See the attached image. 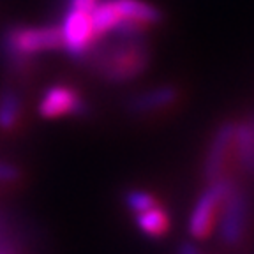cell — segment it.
<instances>
[{
	"instance_id": "6da1fadb",
	"label": "cell",
	"mask_w": 254,
	"mask_h": 254,
	"mask_svg": "<svg viewBox=\"0 0 254 254\" xmlns=\"http://www.w3.org/2000/svg\"><path fill=\"white\" fill-rule=\"evenodd\" d=\"M152 52L143 36L122 37L97 43L87 62L97 78L111 85H124L138 79L150 65Z\"/></svg>"
},
{
	"instance_id": "7a4b0ae2",
	"label": "cell",
	"mask_w": 254,
	"mask_h": 254,
	"mask_svg": "<svg viewBox=\"0 0 254 254\" xmlns=\"http://www.w3.org/2000/svg\"><path fill=\"white\" fill-rule=\"evenodd\" d=\"M57 50H62V36L57 23H18L2 34V53L18 72L28 71L34 60Z\"/></svg>"
},
{
	"instance_id": "3957f363",
	"label": "cell",
	"mask_w": 254,
	"mask_h": 254,
	"mask_svg": "<svg viewBox=\"0 0 254 254\" xmlns=\"http://www.w3.org/2000/svg\"><path fill=\"white\" fill-rule=\"evenodd\" d=\"M95 4L97 0H65V9L59 27L62 50L69 59L87 60L99 43L92 21Z\"/></svg>"
},
{
	"instance_id": "277c9868",
	"label": "cell",
	"mask_w": 254,
	"mask_h": 254,
	"mask_svg": "<svg viewBox=\"0 0 254 254\" xmlns=\"http://www.w3.org/2000/svg\"><path fill=\"white\" fill-rule=\"evenodd\" d=\"M88 110L85 95L79 88L71 83H57L48 85L43 90L37 103V113L46 120H60L69 117H81Z\"/></svg>"
},
{
	"instance_id": "5b68a950",
	"label": "cell",
	"mask_w": 254,
	"mask_h": 254,
	"mask_svg": "<svg viewBox=\"0 0 254 254\" xmlns=\"http://www.w3.org/2000/svg\"><path fill=\"white\" fill-rule=\"evenodd\" d=\"M231 180L226 177L208 182V186L203 189V192L196 199V205L190 212L189 217V233L194 238H206L210 235L217 214L221 210V205L226 198L228 190L231 187Z\"/></svg>"
},
{
	"instance_id": "8992f818",
	"label": "cell",
	"mask_w": 254,
	"mask_h": 254,
	"mask_svg": "<svg viewBox=\"0 0 254 254\" xmlns=\"http://www.w3.org/2000/svg\"><path fill=\"white\" fill-rule=\"evenodd\" d=\"M113 2L122 18L117 36H143L147 30L157 27L164 18L163 11L148 0H113Z\"/></svg>"
},
{
	"instance_id": "52a82bcc",
	"label": "cell",
	"mask_w": 254,
	"mask_h": 254,
	"mask_svg": "<svg viewBox=\"0 0 254 254\" xmlns=\"http://www.w3.org/2000/svg\"><path fill=\"white\" fill-rule=\"evenodd\" d=\"M233 139H235V120H226L217 127L212 134L208 143V148L205 152V161H203V175L206 182H215V180L226 177L228 161L233 155Z\"/></svg>"
},
{
	"instance_id": "ba28073f",
	"label": "cell",
	"mask_w": 254,
	"mask_h": 254,
	"mask_svg": "<svg viewBox=\"0 0 254 254\" xmlns=\"http://www.w3.org/2000/svg\"><path fill=\"white\" fill-rule=\"evenodd\" d=\"M219 217V235L221 240L228 246H235L242 240L244 230L247 224V199L246 194L231 184L226 198L221 205Z\"/></svg>"
},
{
	"instance_id": "9c48e42d",
	"label": "cell",
	"mask_w": 254,
	"mask_h": 254,
	"mask_svg": "<svg viewBox=\"0 0 254 254\" xmlns=\"http://www.w3.org/2000/svg\"><path fill=\"white\" fill-rule=\"evenodd\" d=\"M182 94L180 88L175 87L171 83H163L157 87L147 88L127 101V110L134 113V115H152V113H159V111H166L173 108L179 103Z\"/></svg>"
},
{
	"instance_id": "30bf717a",
	"label": "cell",
	"mask_w": 254,
	"mask_h": 254,
	"mask_svg": "<svg viewBox=\"0 0 254 254\" xmlns=\"http://www.w3.org/2000/svg\"><path fill=\"white\" fill-rule=\"evenodd\" d=\"M233 155L237 157L242 170L254 173V131L249 122V117L235 122Z\"/></svg>"
},
{
	"instance_id": "8fae6325",
	"label": "cell",
	"mask_w": 254,
	"mask_h": 254,
	"mask_svg": "<svg viewBox=\"0 0 254 254\" xmlns=\"http://www.w3.org/2000/svg\"><path fill=\"white\" fill-rule=\"evenodd\" d=\"M23 120V99L14 88H4L0 92V131L14 132Z\"/></svg>"
},
{
	"instance_id": "7c38bea8",
	"label": "cell",
	"mask_w": 254,
	"mask_h": 254,
	"mask_svg": "<svg viewBox=\"0 0 254 254\" xmlns=\"http://www.w3.org/2000/svg\"><path fill=\"white\" fill-rule=\"evenodd\" d=\"M136 226L147 237L159 238L168 233L170 230V215L163 206H152L148 210L136 214Z\"/></svg>"
},
{
	"instance_id": "4fadbf2b",
	"label": "cell",
	"mask_w": 254,
	"mask_h": 254,
	"mask_svg": "<svg viewBox=\"0 0 254 254\" xmlns=\"http://www.w3.org/2000/svg\"><path fill=\"white\" fill-rule=\"evenodd\" d=\"M124 201H126L127 208H129V210H131L134 215L139 214V212L148 210V208H152V206L159 205L157 198H155L152 192H148V190H145V189H131V190H127Z\"/></svg>"
},
{
	"instance_id": "5bb4252c",
	"label": "cell",
	"mask_w": 254,
	"mask_h": 254,
	"mask_svg": "<svg viewBox=\"0 0 254 254\" xmlns=\"http://www.w3.org/2000/svg\"><path fill=\"white\" fill-rule=\"evenodd\" d=\"M21 177V170L16 164H11L7 161H0V182H18Z\"/></svg>"
},
{
	"instance_id": "9a60e30c",
	"label": "cell",
	"mask_w": 254,
	"mask_h": 254,
	"mask_svg": "<svg viewBox=\"0 0 254 254\" xmlns=\"http://www.w3.org/2000/svg\"><path fill=\"white\" fill-rule=\"evenodd\" d=\"M180 254H199L198 253V249H196L194 246H192V244H184L182 247H180Z\"/></svg>"
},
{
	"instance_id": "2e32d148",
	"label": "cell",
	"mask_w": 254,
	"mask_h": 254,
	"mask_svg": "<svg viewBox=\"0 0 254 254\" xmlns=\"http://www.w3.org/2000/svg\"><path fill=\"white\" fill-rule=\"evenodd\" d=\"M249 122H251V126H253V131H254V115L249 117Z\"/></svg>"
}]
</instances>
